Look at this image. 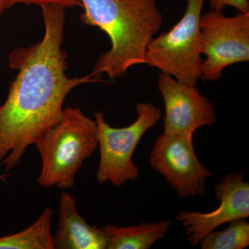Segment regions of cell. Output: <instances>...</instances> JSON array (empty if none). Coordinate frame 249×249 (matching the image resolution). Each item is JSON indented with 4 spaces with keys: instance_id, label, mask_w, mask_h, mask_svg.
I'll list each match as a JSON object with an SVG mask.
<instances>
[{
    "instance_id": "cell-17",
    "label": "cell",
    "mask_w": 249,
    "mask_h": 249,
    "mask_svg": "<svg viewBox=\"0 0 249 249\" xmlns=\"http://www.w3.org/2000/svg\"><path fill=\"white\" fill-rule=\"evenodd\" d=\"M9 177V175H0V181H3V182H6Z\"/></svg>"
},
{
    "instance_id": "cell-6",
    "label": "cell",
    "mask_w": 249,
    "mask_h": 249,
    "mask_svg": "<svg viewBox=\"0 0 249 249\" xmlns=\"http://www.w3.org/2000/svg\"><path fill=\"white\" fill-rule=\"evenodd\" d=\"M199 49L206 58L201 79L216 81L229 65L249 60V13L227 17L212 10L201 14Z\"/></svg>"
},
{
    "instance_id": "cell-11",
    "label": "cell",
    "mask_w": 249,
    "mask_h": 249,
    "mask_svg": "<svg viewBox=\"0 0 249 249\" xmlns=\"http://www.w3.org/2000/svg\"><path fill=\"white\" fill-rule=\"evenodd\" d=\"M171 222H142L129 227L106 225L100 228L106 237V249H148L163 239Z\"/></svg>"
},
{
    "instance_id": "cell-9",
    "label": "cell",
    "mask_w": 249,
    "mask_h": 249,
    "mask_svg": "<svg viewBox=\"0 0 249 249\" xmlns=\"http://www.w3.org/2000/svg\"><path fill=\"white\" fill-rule=\"evenodd\" d=\"M245 173L229 174L215 186L220 204L212 212L180 211L176 215L184 228L190 245L196 246L206 234L219 226L249 216V183L244 181Z\"/></svg>"
},
{
    "instance_id": "cell-16",
    "label": "cell",
    "mask_w": 249,
    "mask_h": 249,
    "mask_svg": "<svg viewBox=\"0 0 249 249\" xmlns=\"http://www.w3.org/2000/svg\"><path fill=\"white\" fill-rule=\"evenodd\" d=\"M11 0H0V18L4 15L6 10L12 7Z\"/></svg>"
},
{
    "instance_id": "cell-14",
    "label": "cell",
    "mask_w": 249,
    "mask_h": 249,
    "mask_svg": "<svg viewBox=\"0 0 249 249\" xmlns=\"http://www.w3.org/2000/svg\"><path fill=\"white\" fill-rule=\"evenodd\" d=\"M210 6L212 10L222 11L226 6H232L240 13H249V0H211Z\"/></svg>"
},
{
    "instance_id": "cell-8",
    "label": "cell",
    "mask_w": 249,
    "mask_h": 249,
    "mask_svg": "<svg viewBox=\"0 0 249 249\" xmlns=\"http://www.w3.org/2000/svg\"><path fill=\"white\" fill-rule=\"evenodd\" d=\"M157 87L164 101V132L193 138L201 127L213 125L216 113L209 98L196 86L183 84L170 75L160 73Z\"/></svg>"
},
{
    "instance_id": "cell-15",
    "label": "cell",
    "mask_w": 249,
    "mask_h": 249,
    "mask_svg": "<svg viewBox=\"0 0 249 249\" xmlns=\"http://www.w3.org/2000/svg\"><path fill=\"white\" fill-rule=\"evenodd\" d=\"M13 6L17 4H36L42 6L45 4H56L65 8L82 7L79 0H11Z\"/></svg>"
},
{
    "instance_id": "cell-12",
    "label": "cell",
    "mask_w": 249,
    "mask_h": 249,
    "mask_svg": "<svg viewBox=\"0 0 249 249\" xmlns=\"http://www.w3.org/2000/svg\"><path fill=\"white\" fill-rule=\"evenodd\" d=\"M53 212L47 207L30 227L0 237V249H54L51 224Z\"/></svg>"
},
{
    "instance_id": "cell-1",
    "label": "cell",
    "mask_w": 249,
    "mask_h": 249,
    "mask_svg": "<svg viewBox=\"0 0 249 249\" xmlns=\"http://www.w3.org/2000/svg\"><path fill=\"white\" fill-rule=\"evenodd\" d=\"M41 7L43 38L9 55V66L18 74L0 106V166L6 171L19 165L27 147L60 120L65 98L72 90L101 81L91 73L81 78L67 76V53L62 49L66 8Z\"/></svg>"
},
{
    "instance_id": "cell-7",
    "label": "cell",
    "mask_w": 249,
    "mask_h": 249,
    "mask_svg": "<svg viewBox=\"0 0 249 249\" xmlns=\"http://www.w3.org/2000/svg\"><path fill=\"white\" fill-rule=\"evenodd\" d=\"M150 165L161 174L179 197L204 194L209 171L197 158L193 139L163 133L154 144Z\"/></svg>"
},
{
    "instance_id": "cell-2",
    "label": "cell",
    "mask_w": 249,
    "mask_h": 249,
    "mask_svg": "<svg viewBox=\"0 0 249 249\" xmlns=\"http://www.w3.org/2000/svg\"><path fill=\"white\" fill-rule=\"evenodd\" d=\"M84 11L80 20L99 28L110 39L111 48L96 62L91 75L111 79L131 67L145 64L147 46L160 30L163 15L156 0H79Z\"/></svg>"
},
{
    "instance_id": "cell-10",
    "label": "cell",
    "mask_w": 249,
    "mask_h": 249,
    "mask_svg": "<svg viewBox=\"0 0 249 249\" xmlns=\"http://www.w3.org/2000/svg\"><path fill=\"white\" fill-rule=\"evenodd\" d=\"M58 229L53 236L54 249H106L101 229L90 226L76 209V200L68 192L61 195Z\"/></svg>"
},
{
    "instance_id": "cell-13",
    "label": "cell",
    "mask_w": 249,
    "mask_h": 249,
    "mask_svg": "<svg viewBox=\"0 0 249 249\" xmlns=\"http://www.w3.org/2000/svg\"><path fill=\"white\" fill-rule=\"evenodd\" d=\"M222 231L209 232L199 244L201 249H243L249 245V224L246 219L230 222Z\"/></svg>"
},
{
    "instance_id": "cell-5",
    "label": "cell",
    "mask_w": 249,
    "mask_h": 249,
    "mask_svg": "<svg viewBox=\"0 0 249 249\" xmlns=\"http://www.w3.org/2000/svg\"><path fill=\"white\" fill-rule=\"evenodd\" d=\"M136 111L137 120L121 128L111 127L102 111L94 112L100 148L96 178L100 184L109 181L119 188L127 181H135L140 176L132 156L143 134L160 120L162 114L151 103H137Z\"/></svg>"
},
{
    "instance_id": "cell-3",
    "label": "cell",
    "mask_w": 249,
    "mask_h": 249,
    "mask_svg": "<svg viewBox=\"0 0 249 249\" xmlns=\"http://www.w3.org/2000/svg\"><path fill=\"white\" fill-rule=\"evenodd\" d=\"M42 160L39 186L70 189L84 160L98 147L96 121L79 107L64 108L60 120L34 144Z\"/></svg>"
},
{
    "instance_id": "cell-4",
    "label": "cell",
    "mask_w": 249,
    "mask_h": 249,
    "mask_svg": "<svg viewBox=\"0 0 249 249\" xmlns=\"http://www.w3.org/2000/svg\"><path fill=\"white\" fill-rule=\"evenodd\" d=\"M181 19L170 31L154 37L145 64L170 75L183 84L196 86L201 79L199 22L204 0H186Z\"/></svg>"
}]
</instances>
